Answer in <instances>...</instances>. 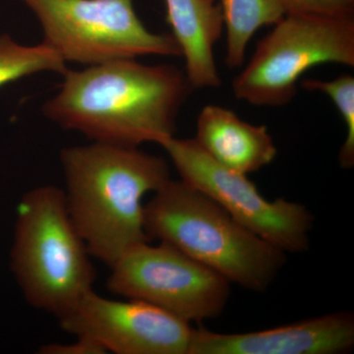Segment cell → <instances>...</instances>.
<instances>
[{
    "label": "cell",
    "instance_id": "5b68a950",
    "mask_svg": "<svg viewBox=\"0 0 354 354\" xmlns=\"http://www.w3.org/2000/svg\"><path fill=\"white\" fill-rule=\"evenodd\" d=\"M325 64L354 66V18L286 15L260 39L232 92L252 106H286L304 74Z\"/></svg>",
    "mask_w": 354,
    "mask_h": 354
},
{
    "label": "cell",
    "instance_id": "52a82bcc",
    "mask_svg": "<svg viewBox=\"0 0 354 354\" xmlns=\"http://www.w3.org/2000/svg\"><path fill=\"white\" fill-rule=\"evenodd\" d=\"M109 269V292L155 305L188 323L218 318L230 297L227 279L162 242L132 247Z\"/></svg>",
    "mask_w": 354,
    "mask_h": 354
},
{
    "label": "cell",
    "instance_id": "2e32d148",
    "mask_svg": "<svg viewBox=\"0 0 354 354\" xmlns=\"http://www.w3.org/2000/svg\"><path fill=\"white\" fill-rule=\"evenodd\" d=\"M286 15H314L351 18L354 0H281Z\"/></svg>",
    "mask_w": 354,
    "mask_h": 354
},
{
    "label": "cell",
    "instance_id": "8fae6325",
    "mask_svg": "<svg viewBox=\"0 0 354 354\" xmlns=\"http://www.w3.org/2000/svg\"><path fill=\"white\" fill-rule=\"evenodd\" d=\"M194 140L216 164L245 176L272 164L278 153L265 125L251 124L214 104L198 116Z\"/></svg>",
    "mask_w": 354,
    "mask_h": 354
},
{
    "label": "cell",
    "instance_id": "8992f818",
    "mask_svg": "<svg viewBox=\"0 0 354 354\" xmlns=\"http://www.w3.org/2000/svg\"><path fill=\"white\" fill-rule=\"evenodd\" d=\"M37 16L43 43L65 62L87 66L143 55L181 57L171 34L147 29L133 0H21Z\"/></svg>",
    "mask_w": 354,
    "mask_h": 354
},
{
    "label": "cell",
    "instance_id": "6da1fadb",
    "mask_svg": "<svg viewBox=\"0 0 354 354\" xmlns=\"http://www.w3.org/2000/svg\"><path fill=\"white\" fill-rule=\"evenodd\" d=\"M44 116L64 129L113 145H160L174 137L180 109L192 90L180 69L135 58L67 70Z\"/></svg>",
    "mask_w": 354,
    "mask_h": 354
},
{
    "label": "cell",
    "instance_id": "9c48e42d",
    "mask_svg": "<svg viewBox=\"0 0 354 354\" xmlns=\"http://www.w3.org/2000/svg\"><path fill=\"white\" fill-rule=\"evenodd\" d=\"M60 328L116 354H189L190 323L155 305L109 299L91 290L65 315Z\"/></svg>",
    "mask_w": 354,
    "mask_h": 354
},
{
    "label": "cell",
    "instance_id": "e0dca14e",
    "mask_svg": "<svg viewBox=\"0 0 354 354\" xmlns=\"http://www.w3.org/2000/svg\"><path fill=\"white\" fill-rule=\"evenodd\" d=\"M37 353L39 354H106V349L97 342L85 337H75V341L68 344H43Z\"/></svg>",
    "mask_w": 354,
    "mask_h": 354
},
{
    "label": "cell",
    "instance_id": "4fadbf2b",
    "mask_svg": "<svg viewBox=\"0 0 354 354\" xmlns=\"http://www.w3.org/2000/svg\"><path fill=\"white\" fill-rule=\"evenodd\" d=\"M223 27L227 32L225 64L239 68L245 60L246 48L255 32L274 26L286 16L281 0H220Z\"/></svg>",
    "mask_w": 354,
    "mask_h": 354
},
{
    "label": "cell",
    "instance_id": "277c9868",
    "mask_svg": "<svg viewBox=\"0 0 354 354\" xmlns=\"http://www.w3.org/2000/svg\"><path fill=\"white\" fill-rule=\"evenodd\" d=\"M92 258L64 189L41 185L23 195L16 208L10 268L28 304L57 319L65 315L94 290Z\"/></svg>",
    "mask_w": 354,
    "mask_h": 354
},
{
    "label": "cell",
    "instance_id": "3957f363",
    "mask_svg": "<svg viewBox=\"0 0 354 354\" xmlns=\"http://www.w3.org/2000/svg\"><path fill=\"white\" fill-rule=\"evenodd\" d=\"M150 241L178 249L230 283L264 292L286 263V253L235 221L201 191L169 179L145 204Z\"/></svg>",
    "mask_w": 354,
    "mask_h": 354
},
{
    "label": "cell",
    "instance_id": "9a60e30c",
    "mask_svg": "<svg viewBox=\"0 0 354 354\" xmlns=\"http://www.w3.org/2000/svg\"><path fill=\"white\" fill-rule=\"evenodd\" d=\"M300 86L311 92H321L332 100L346 127V138L339 153L342 169L354 167V77L344 74L330 81L305 79Z\"/></svg>",
    "mask_w": 354,
    "mask_h": 354
},
{
    "label": "cell",
    "instance_id": "30bf717a",
    "mask_svg": "<svg viewBox=\"0 0 354 354\" xmlns=\"http://www.w3.org/2000/svg\"><path fill=\"white\" fill-rule=\"evenodd\" d=\"M353 346L354 315L339 311L241 334L193 329L189 354H339Z\"/></svg>",
    "mask_w": 354,
    "mask_h": 354
},
{
    "label": "cell",
    "instance_id": "7c38bea8",
    "mask_svg": "<svg viewBox=\"0 0 354 354\" xmlns=\"http://www.w3.org/2000/svg\"><path fill=\"white\" fill-rule=\"evenodd\" d=\"M167 22L185 60L192 88L221 85L214 48L223 36V20L216 0H165Z\"/></svg>",
    "mask_w": 354,
    "mask_h": 354
},
{
    "label": "cell",
    "instance_id": "5bb4252c",
    "mask_svg": "<svg viewBox=\"0 0 354 354\" xmlns=\"http://www.w3.org/2000/svg\"><path fill=\"white\" fill-rule=\"evenodd\" d=\"M66 62L44 43L23 46L9 35H0V88L39 72L64 75Z\"/></svg>",
    "mask_w": 354,
    "mask_h": 354
},
{
    "label": "cell",
    "instance_id": "ba28073f",
    "mask_svg": "<svg viewBox=\"0 0 354 354\" xmlns=\"http://www.w3.org/2000/svg\"><path fill=\"white\" fill-rule=\"evenodd\" d=\"M160 146L180 180L218 203L247 230L286 254L308 250L314 216L304 205L283 198L265 199L245 174L216 164L194 139L174 136Z\"/></svg>",
    "mask_w": 354,
    "mask_h": 354
},
{
    "label": "cell",
    "instance_id": "7a4b0ae2",
    "mask_svg": "<svg viewBox=\"0 0 354 354\" xmlns=\"http://www.w3.org/2000/svg\"><path fill=\"white\" fill-rule=\"evenodd\" d=\"M65 201L88 252L106 266L143 242L144 197L171 178L165 158L138 147L99 143L60 152Z\"/></svg>",
    "mask_w": 354,
    "mask_h": 354
}]
</instances>
